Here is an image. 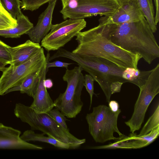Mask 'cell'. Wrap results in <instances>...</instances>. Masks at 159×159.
<instances>
[{
  "instance_id": "5b68a950",
  "label": "cell",
  "mask_w": 159,
  "mask_h": 159,
  "mask_svg": "<svg viewBox=\"0 0 159 159\" xmlns=\"http://www.w3.org/2000/svg\"><path fill=\"white\" fill-rule=\"evenodd\" d=\"M121 111L116 112L103 105L93 108L92 112L87 114L86 119L89 132L97 143L117 141L126 137L121 133L117 126L118 116Z\"/></svg>"
},
{
  "instance_id": "9a60e30c",
  "label": "cell",
  "mask_w": 159,
  "mask_h": 159,
  "mask_svg": "<svg viewBox=\"0 0 159 159\" xmlns=\"http://www.w3.org/2000/svg\"><path fill=\"white\" fill-rule=\"evenodd\" d=\"M41 48L39 43L31 40L14 47H11V61L10 65L19 66L31 58Z\"/></svg>"
},
{
  "instance_id": "ba28073f",
  "label": "cell",
  "mask_w": 159,
  "mask_h": 159,
  "mask_svg": "<svg viewBox=\"0 0 159 159\" xmlns=\"http://www.w3.org/2000/svg\"><path fill=\"white\" fill-rule=\"evenodd\" d=\"M46 61L43 48L41 47L24 63L6 67L0 77V95L6 94L8 89L17 85L28 75L42 67Z\"/></svg>"
},
{
  "instance_id": "44dd1931",
  "label": "cell",
  "mask_w": 159,
  "mask_h": 159,
  "mask_svg": "<svg viewBox=\"0 0 159 159\" xmlns=\"http://www.w3.org/2000/svg\"><path fill=\"white\" fill-rule=\"evenodd\" d=\"M17 25L16 19L5 9L0 0V30L13 28Z\"/></svg>"
},
{
  "instance_id": "484cf974",
  "label": "cell",
  "mask_w": 159,
  "mask_h": 159,
  "mask_svg": "<svg viewBox=\"0 0 159 159\" xmlns=\"http://www.w3.org/2000/svg\"><path fill=\"white\" fill-rule=\"evenodd\" d=\"M48 113L59 125L66 129H68L65 116L57 108L52 109Z\"/></svg>"
},
{
  "instance_id": "52a82bcc",
  "label": "cell",
  "mask_w": 159,
  "mask_h": 159,
  "mask_svg": "<svg viewBox=\"0 0 159 159\" xmlns=\"http://www.w3.org/2000/svg\"><path fill=\"white\" fill-rule=\"evenodd\" d=\"M140 93L134 106L131 118L125 124L134 134L139 130L143 122L148 108L154 97L159 93V64L152 70L139 88Z\"/></svg>"
},
{
  "instance_id": "7402d4cb",
  "label": "cell",
  "mask_w": 159,
  "mask_h": 159,
  "mask_svg": "<svg viewBox=\"0 0 159 159\" xmlns=\"http://www.w3.org/2000/svg\"><path fill=\"white\" fill-rule=\"evenodd\" d=\"M159 127V105L155 109L154 113L147 121L139 134L137 135L141 136L145 135L154 129Z\"/></svg>"
},
{
  "instance_id": "9c48e42d",
  "label": "cell",
  "mask_w": 159,
  "mask_h": 159,
  "mask_svg": "<svg viewBox=\"0 0 159 159\" xmlns=\"http://www.w3.org/2000/svg\"><path fill=\"white\" fill-rule=\"evenodd\" d=\"M119 6V0H78L75 6L62 8L60 12L64 20L84 19L98 15L108 17Z\"/></svg>"
},
{
  "instance_id": "cb8c5ba5",
  "label": "cell",
  "mask_w": 159,
  "mask_h": 159,
  "mask_svg": "<svg viewBox=\"0 0 159 159\" xmlns=\"http://www.w3.org/2000/svg\"><path fill=\"white\" fill-rule=\"evenodd\" d=\"M53 0H21V8L33 11L45 4Z\"/></svg>"
},
{
  "instance_id": "603a6c76",
  "label": "cell",
  "mask_w": 159,
  "mask_h": 159,
  "mask_svg": "<svg viewBox=\"0 0 159 159\" xmlns=\"http://www.w3.org/2000/svg\"><path fill=\"white\" fill-rule=\"evenodd\" d=\"M5 9L12 17L16 19L17 16L21 12L20 9L21 1L20 0H1Z\"/></svg>"
},
{
  "instance_id": "e0dca14e",
  "label": "cell",
  "mask_w": 159,
  "mask_h": 159,
  "mask_svg": "<svg viewBox=\"0 0 159 159\" xmlns=\"http://www.w3.org/2000/svg\"><path fill=\"white\" fill-rule=\"evenodd\" d=\"M42 67L28 75L18 85L8 89L6 94L19 91L21 93H25L33 98L39 83Z\"/></svg>"
},
{
  "instance_id": "1f68e13d",
  "label": "cell",
  "mask_w": 159,
  "mask_h": 159,
  "mask_svg": "<svg viewBox=\"0 0 159 159\" xmlns=\"http://www.w3.org/2000/svg\"><path fill=\"white\" fill-rule=\"evenodd\" d=\"M45 87L47 89L51 88L53 85V83L52 80L50 79H45L44 81Z\"/></svg>"
},
{
  "instance_id": "4316f807",
  "label": "cell",
  "mask_w": 159,
  "mask_h": 159,
  "mask_svg": "<svg viewBox=\"0 0 159 159\" xmlns=\"http://www.w3.org/2000/svg\"><path fill=\"white\" fill-rule=\"evenodd\" d=\"M94 78L90 75L86 74L84 76V86L90 97V104L89 110L90 109L92 104L93 97L94 93Z\"/></svg>"
},
{
  "instance_id": "8fae6325",
  "label": "cell",
  "mask_w": 159,
  "mask_h": 159,
  "mask_svg": "<svg viewBox=\"0 0 159 159\" xmlns=\"http://www.w3.org/2000/svg\"><path fill=\"white\" fill-rule=\"evenodd\" d=\"M119 7L111 16L99 20L107 24L119 25L139 21L143 16L137 0H119Z\"/></svg>"
},
{
  "instance_id": "7a4b0ae2",
  "label": "cell",
  "mask_w": 159,
  "mask_h": 159,
  "mask_svg": "<svg viewBox=\"0 0 159 159\" xmlns=\"http://www.w3.org/2000/svg\"><path fill=\"white\" fill-rule=\"evenodd\" d=\"M99 22L98 26L78 34L75 39L78 44L72 52L83 56L103 58L125 69H138L142 57L113 43L105 34V24Z\"/></svg>"
},
{
  "instance_id": "7c38bea8",
  "label": "cell",
  "mask_w": 159,
  "mask_h": 159,
  "mask_svg": "<svg viewBox=\"0 0 159 159\" xmlns=\"http://www.w3.org/2000/svg\"><path fill=\"white\" fill-rule=\"evenodd\" d=\"M20 131L0 123V149L41 150L43 148L30 143L20 137Z\"/></svg>"
},
{
  "instance_id": "e575fe53",
  "label": "cell",
  "mask_w": 159,
  "mask_h": 159,
  "mask_svg": "<svg viewBox=\"0 0 159 159\" xmlns=\"http://www.w3.org/2000/svg\"><path fill=\"white\" fill-rule=\"evenodd\" d=\"M154 0V2L155 4H156V0Z\"/></svg>"
},
{
  "instance_id": "ffe728a7",
  "label": "cell",
  "mask_w": 159,
  "mask_h": 159,
  "mask_svg": "<svg viewBox=\"0 0 159 159\" xmlns=\"http://www.w3.org/2000/svg\"><path fill=\"white\" fill-rule=\"evenodd\" d=\"M143 16L150 27L153 32L157 30L155 23V16L152 0H137Z\"/></svg>"
},
{
  "instance_id": "6da1fadb",
  "label": "cell",
  "mask_w": 159,
  "mask_h": 159,
  "mask_svg": "<svg viewBox=\"0 0 159 159\" xmlns=\"http://www.w3.org/2000/svg\"><path fill=\"white\" fill-rule=\"evenodd\" d=\"M104 32L114 44L139 55L149 64L159 57V46L144 17L139 21L119 25L107 24Z\"/></svg>"
},
{
  "instance_id": "277c9868",
  "label": "cell",
  "mask_w": 159,
  "mask_h": 159,
  "mask_svg": "<svg viewBox=\"0 0 159 159\" xmlns=\"http://www.w3.org/2000/svg\"><path fill=\"white\" fill-rule=\"evenodd\" d=\"M15 115L23 122L28 124L32 130H39L44 134L70 145L75 149L84 143L86 139H79L57 123L47 113H38L30 106L16 103Z\"/></svg>"
},
{
  "instance_id": "4fadbf2b",
  "label": "cell",
  "mask_w": 159,
  "mask_h": 159,
  "mask_svg": "<svg viewBox=\"0 0 159 159\" xmlns=\"http://www.w3.org/2000/svg\"><path fill=\"white\" fill-rule=\"evenodd\" d=\"M57 1L54 0L48 2L47 8L39 15L36 25L25 33L32 42L39 43L50 30L53 25L52 15Z\"/></svg>"
},
{
  "instance_id": "30bf717a",
  "label": "cell",
  "mask_w": 159,
  "mask_h": 159,
  "mask_svg": "<svg viewBox=\"0 0 159 159\" xmlns=\"http://www.w3.org/2000/svg\"><path fill=\"white\" fill-rule=\"evenodd\" d=\"M84 19H68L52 25L50 31L41 42V46L47 51L58 50L63 47L86 27Z\"/></svg>"
},
{
  "instance_id": "3957f363",
  "label": "cell",
  "mask_w": 159,
  "mask_h": 159,
  "mask_svg": "<svg viewBox=\"0 0 159 159\" xmlns=\"http://www.w3.org/2000/svg\"><path fill=\"white\" fill-rule=\"evenodd\" d=\"M59 57H65L75 62L83 70L92 76L103 91L108 103L112 95L111 85L116 82L123 84L129 82L125 79L126 69L105 59L83 56L61 48L52 55L54 59Z\"/></svg>"
},
{
  "instance_id": "f1b7e54d",
  "label": "cell",
  "mask_w": 159,
  "mask_h": 159,
  "mask_svg": "<svg viewBox=\"0 0 159 159\" xmlns=\"http://www.w3.org/2000/svg\"><path fill=\"white\" fill-rule=\"evenodd\" d=\"M123 83L116 82L113 83L111 85V89L112 94L120 92L121 87Z\"/></svg>"
},
{
  "instance_id": "d4e9b609",
  "label": "cell",
  "mask_w": 159,
  "mask_h": 159,
  "mask_svg": "<svg viewBox=\"0 0 159 159\" xmlns=\"http://www.w3.org/2000/svg\"><path fill=\"white\" fill-rule=\"evenodd\" d=\"M11 47L0 40V60L7 65L11 61Z\"/></svg>"
},
{
  "instance_id": "ac0fdd59",
  "label": "cell",
  "mask_w": 159,
  "mask_h": 159,
  "mask_svg": "<svg viewBox=\"0 0 159 159\" xmlns=\"http://www.w3.org/2000/svg\"><path fill=\"white\" fill-rule=\"evenodd\" d=\"M17 25L13 28L0 30V36L5 38H18L24 34L33 26L28 18L21 12L16 18Z\"/></svg>"
},
{
  "instance_id": "2e32d148",
  "label": "cell",
  "mask_w": 159,
  "mask_h": 159,
  "mask_svg": "<svg viewBox=\"0 0 159 159\" xmlns=\"http://www.w3.org/2000/svg\"><path fill=\"white\" fill-rule=\"evenodd\" d=\"M130 137H127L129 142H126L123 138L117 141L118 148H136L144 147L154 141L158 136L159 127H157L147 134L139 136L132 134ZM125 138V137H124Z\"/></svg>"
},
{
  "instance_id": "4dcf8cb0",
  "label": "cell",
  "mask_w": 159,
  "mask_h": 159,
  "mask_svg": "<svg viewBox=\"0 0 159 159\" xmlns=\"http://www.w3.org/2000/svg\"><path fill=\"white\" fill-rule=\"evenodd\" d=\"M156 8V13L155 16V23L157 25L159 21V0H156L155 4Z\"/></svg>"
},
{
  "instance_id": "f546056e",
  "label": "cell",
  "mask_w": 159,
  "mask_h": 159,
  "mask_svg": "<svg viewBox=\"0 0 159 159\" xmlns=\"http://www.w3.org/2000/svg\"><path fill=\"white\" fill-rule=\"evenodd\" d=\"M109 107L113 112H116L119 109V105L116 101L111 100L108 103Z\"/></svg>"
},
{
  "instance_id": "83f0119b",
  "label": "cell",
  "mask_w": 159,
  "mask_h": 159,
  "mask_svg": "<svg viewBox=\"0 0 159 159\" xmlns=\"http://www.w3.org/2000/svg\"><path fill=\"white\" fill-rule=\"evenodd\" d=\"M47 62H46V67L48 68L52 67H58L65 68H67L68 66L72 63H69L65 62L60 61H56L52 62H49V58L50 57V54L48 53L46 55Z\"/></svg>"
},
{
  "instance_id": "8992f818",
  "label": "cell",
  "mask_w": 159,
  "mask_h": 159,
  "mask_svg": "<svg viewBox=\"0 0 159 159\" xmlns=\"http://www.w3.org/2000/svg\"><path fill=\"white\" fill-rule=\"evenodd\" d=\"M79 66L70 70L67 69L63 76L67 83L65 92L61 93L53 102L54 107L68 118H75L83 106L81 96L84 86V76Z\"/></svg>"
},
{
  "instance_id": "836d02e7",
  "label": "cell",
  "mask_w": 159,
  "mask_h": 159,
  "mask_svg": "<svg viewBox=\"0 0 159 159\" xmlns=\"http://www.w3.org/2000/svg\"><path fill=\"white\" fill-rule=\"evenodd\" d=\"M7 64L0 60V71H2L6 68Z\"/></svg>"
},
{
  "instance_id": "d6986e66",
  "label": "cell",
  "mask_w": 159,
  "mask_h": 159,
  "mask_svg": "<svg viewBox=\"0 0 159 159\" xmlns=\"http://www.w3.org/2000/svg\"><path fill=\"white\" fill-rule=\"evenodd\" d=\"M44 134L35 133L32 130L25 131L20 136L21 138L24 140L30 141H38L48 143L55 147L62 149H71L69 144L63 142L51 137L46 136Z\"/></svg>"
},
{
  "instance_id": "d6a6232c",
  "label": "cell",
  "mask_w": 159,
  "mask_h": 159,
  "mask_svg": "<svg viewBox=\"0 0 159 159\" xmlns=\"http://www.w3.org/2000/svg\"><path fill=\"white\" fill-rule=\"evenodd\" d=\"M78 0H61L62 8L70 6L71 2H76Z\"/></svg>"
},
{
  "instance_id": "5bb4252c",
  "label": "cell",
  "mask_w": 159,
  "mask_h": 159,
  "mask_svg": "<svg viewBox=\"0 0 159 159\" xmlns=\"http://www.w3.org/2000/svg\"><path fill=\"white\" fill-rule=\"evenodd\" d=\"M46 62L47 58L42 69L38 86L33 98V101L30 106L36 112L40 113H48L54 107V102L44 84L48 70L46 67Z\"/></svg>"
}]
</instances>
